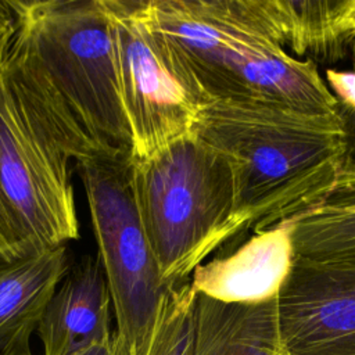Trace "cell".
<instances>
[{"mask_svg": "<svg viewBox=\"0 0 355 355\" xmlns=\"http://www.w3.org/2000/svg\"><path fill=\"white\" fill-rule=\"evenodd\" d=\"M18 28L6 71L76 164L130 154L114 44L101 0H11Z\"/></svg>", "mask_w": 355, "mask_h": 355, "instance_id": "6da1fadb", "label": "cell"}, {"mask_svg": "<svg viewBox=\"0 0 355 355\" xmlns=\"http://www.w3.org/2000/svg\"><path fill=\"white\" fill-rule=\"evenodd\" d=\"M193 135L230 164L239 214L252 233L316 204L351 150L341 111L263 100H214L201 110Z\"/></svg>", "mask_w": 355, "mask_h": 355, "instance_id": "7a4b0ae2", "label": "cell"}, {"mask_svg": "<svg viewBox=\"0 0 355 355\" xmlns=\"http://www.w3.org/2000/svg\"><path fill=\"white\" fill-rule=\"evenodd\" d=\"M194 79L214 100H263L313 112H338L316 62L286 51L245 0H147Z\"/></svg>", "mask_w": 355, "mask_h": 355, "instance_id": "3957f363", "label": "cell"}, {"mask_svg": "<svg viewBox=\"0 0 355 355\" xmlns=\"http://www.w3.org/2000/svg\"><path fill=\"white\" fill-rule=\"evenodd\" d=\"M132 184L146 237L171 288L247 230L230 164L194 135L132 161Z\"/></svg>", "mask_w": 355, "mask_h": 355, "instance_id": "277c9868", "label": "cell"}, {"mask_svg": "<svg viewBox=\"0 0 355 355\" xmlns=\"http://www.w3.org/2000/svg\"><path fill=\"white\" fill-rule=\"evenodd\" d=\"M6 65V64H4ZM0 67V258L78 240L71 158L40 126Z\"/></svg>", "mask_w": 355, "mask_h": 355, "instance_id": "5b68a950", "label": "cell"}, {"mask_svg": "<svg viewBox=\"0 0 355 355\" xmlns=\"http://www.w3.org/2000/svg\"><path fill=\"white\" fill-rule=\"evenodd\" d=\"M110 21L119 97L130 132V159L151 157L193 135L211 103L147 0H101Z\"/></svg>", "mask_w": 355, "mask_h": 355, "instance_id": "8992f818", "label": "cell"}, {"mask_svg": "<svg viewBox=\"0 0 355 355\" xmlns=\"http://www.w3.org/2000/svg\"><path fill=\"white\" fill-rule=\"evenodd\" d=\"M76 165L116 320L118 355H140L172 288L161 277L139 216L130 154Z\"/></svg>", "mask_w": 355, "mask_h": 355, "instance_id": "52a82bcc", "label": "cell"}, {"mask_svg": "<svg viewBox=\"0 0 355 355\" xmlns=\"http://www.w3.org/2000/svg\"><path fill=\"white\" fill-rule=\"evenodd\" d=\"M282 355H355V265L294 258L277 294Z\"/></svg>", "mask_w": 355, "mask_h": 355, "instance_id": "ba28073f", "label": "cell"}, {"mask_svg": "<svg viewBox=\"0 0 355 355\" xmlns=\"http://www.w3.org/2000/svg\"><path fill=\"white\" fill-rule=\"evenodd\" d=\"M111 308L100 258L83 255L58 284L36 329L43 355H76L112 343Z\"/></svg>", "mask_w": 355, "mask_h": 355, "instance_id": "9c48e42d", "label": "cell"}, {"mask_svg": "<svg viewBox=\"0 0 355 355\" xmlns=\"http://www.w3.org/2000/svg\"><path fill=\"white\" fill-rule=\"evenodd\" d=\"M294 261L291 222L255 232L233 254L200 265L189 282L197 294L222 302L276 298Z\"/></svg>", "mask_w": 355, "mask_h": 355, "instance_id": "30bf717a", "label": "cell"}, {"mask_svg": "<svg viewBox=\"0 0 355 355\" xmlns=\"http://www.w3.org/2000/svg\"><path fill=\"white\" fill-rule=\"evenodd\" d=\"M245 4L261 26L297 58L336 61L354 47L355 0H245Z\"/></svg>", "mask_w": 355, "mask_h": 355, "instance_id": "8fae6325", "label": "cell"}, {"mask_svg": "<svg viewBox=\"0 0 355 355\" xmlns=\"http://www.w3.org/2000/svg\"><path fill=\"white\" fill-rule=\"evenodd\" d=\"M72 263L68 245L0 258V355H33L31 337Z\"/></svg>", "mask_w": 355, "mask_h": 355, "instance_id": "7c38bea8", "label": "cell"}, {"mask_svg": "<svg viewBox=\"0 0 355 355\" xmlns=\"http://www.w3.org/2000/svg\"><path fill=\"white\" fill-rule=\"evenodd\" d=\"M191 355H282L277 297L240 304L196 293Z\"/></svg>", "mask_w": 355, "mask_h": 355, "instance_id": "4fadbf2b", "label": "cell"}, {"mask_svg": "<svg viewBox=\"0 0 355 355\" xmlns=\"http://www.w3.org/2000/svg\"><path fill=\"white\" fill-rule=\"evenodd\" d=\"M294 258L355 265V157H349L323 197L290 219Z\"/></svg>", "mask_w": 355, "mask_h": 355, "instance_id": "5bb4252c", "label": "cell"}, {"mask_svg": "<svg viewBox=\"0 0 355 355\" xmlns=\"http://www.w3.org/2000/svg\"><path fill=\"white\" fill-rule=\"evenodd\" d=\"M194 300L189 280L169 291L140 355H191Z\"/></svg>", "mask_w": 355, "mask_h": 355, "instance_id": "9a60e30c", "label": "cell"}, {"mask_svg": "<svg viewBox=\"0 0 355 355\" xmlns=\"http://www.w3.org/2000/svg\"><path fill=\"white\" fill-rule=\"evenodd\" d=\"M324 80L338 101L340 111L355 116V71L327 69Z\"/></svg>", "mask_w": 355, "mask_h": 355, "instance_id": "2e32d148", "label": "cell"}, {"mask_svg": "<svg viewBox=\"0 0 355 355\" xmlns=\"http://www.w3.org/2000/svg\"><path fill=\"white\" fill-rule=\"evenodd\" d=\"M17 28L18 18L11 0H0V67L7 61Z\"/></svg>", "mask_w": 355, "mask_h": 355, "instance_id": "e0dca14e", "label": "cell"}, {"mask_svg": "<svg viewBox=\"0 0 355 355\" xmlns=\"http://www.w3.org/2000/svg\"><path fill=\"white\" fill-rule=\"evenodd\" d=\"M76 355H118L115 338L110 344H101V345H93Z\"/></svg>", "mask_w": 355, "mask_h": 355, "instance_id": "ac0fdd59", "label": "cell"}, {"mask_svg": "<svg viewBox=\"0 0 355 355\" xmlns=\"http://www.w3.org/2000/svg\"><path fill=\"white\" fill-rule=\"evenodd\" d=\"M354 47H355V43H354Z\"/></svg>", "mask_w": 355, "mask_h": 355, "instance_id": "d6986e66", "label": "cell"}]
</instances>
